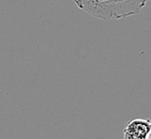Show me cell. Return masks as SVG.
<instances>
[{
  "label": "cell",
  "mask_w": 151,
  "mask_h": 139,
  "mask_svg": "<svg viewBox=\"0 0 151 139\" xmlns=\"http://www.w3.org/2000/svg\"><path fill=\"white\" fill-rule=\"evenodd\" d=\"M123 139H151V122L149 119H133L123 130Z\"/></svg>",
  "instance_id": "7a4b0ae2"
},
{
  "label": "cell",
  "mask_w": 151,
  "mask_h": 139,
  "mask_svg": "<svg viewBox=\"0 0 151 139\" xmlns=\"http://www.w3.org/2000/svg\"><path fill=\"white\" fill-rule=\"evenodd\" d=\"M149 0H73L78 9L93 17L104 20L121 18L138 14Z\"/></svg>",
  "instance_id": "6da1fadb"
}]
</instances>
